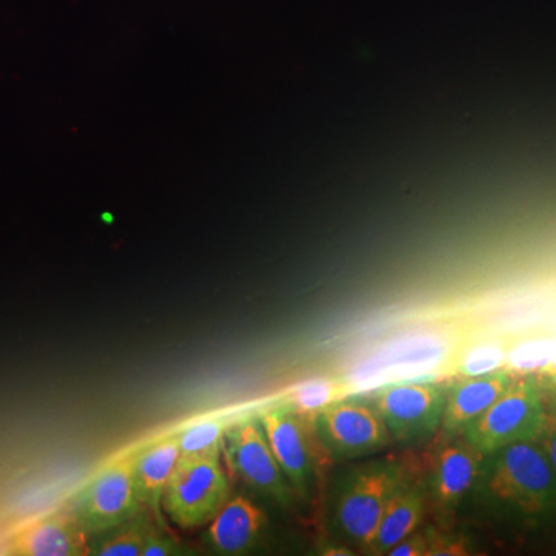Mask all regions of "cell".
<instances>
[{"mask_svg":"<svg viewBox=\"0 0 556 556\" xmlns=\"http://www.w3.org/2000/svg\"><path fill=\"white\" fill-rule=\"evenodd\" d=\"M475 486L496 506L522 517L556 515V473L538 441L518 442L485 456Z\"/></svg>","mask_w":556,"mask_h":556,"instance_id":"cell-1","label":"cell"},{"mask_svg":"<svg viewBox=\"0 0 556 556\" xmlns=\"http://www.w3.org/2000/svg\"><path fill=\"white\" fill-rule=\"evenodd\" d=\"M544 391L532 375L515 382L464 431L463 438L485 456L518 442L538 441L546 422Z\"/></svg>","mask_w":556,"mask_h":556,"instance_id":"cell-2","label":"cell"},{"mask_svg":"<svg viewBox=\"0 0 556 556\" xmlns=\"http://www.w3.org/2000/svg\"><path fill=\"white\" fill-rule=\"evenodd\" d=\"M229 497L230 481L222 453L179 457L161 507L175 526L193 530L207 526Z\"/></svg>","mask_w":556,"mask_h":556,"instance_id":"cell-3","label":"cell"},{"mask_svg":"<svg viewBox=\"0 0 556 556\" xmlns=\"http://www.w3.org/2000/svg\"><path fill=\"white\" fill-rule=\"evenodd\" d=\"M407 471L394 460L368 464L351 471L339 485L334 521L343 536L367 551L378 530L380 517Z\"/></svg>","mask_w":556,"mask_h":556,"instance_id":"cell-4","label":"cell"},{"mask_svg":"<svg viewBox=\"0 0 556 556\" xmlns=\"http://www.w3.org/2000/svg\"><path fill=\"white\" fill-rule=\"evenodd\" d=\"M222 459L233 477L260 495L285 508L294 503V490L278 466L258 417L229 424L222 441Z\"/></svg>","mask_w":556,"mask_h":556,"instance_id":"cell-5","label":"cell"},{"mask_svg":"<svg viewBox=\"0 0 556 556\" xmlns=\"http://www.w3.org/2000/svg\"><path fill=\"white\" fill-rule=\"evenodd\" d=\"M318 441L329 456L348 460L371 455L393 442L372 402L340 397L314 420Z\"/></svg>","mask_w":556,"mask_h":556,"instance_id":"cell-6","label":"cell"},{"mask_svg":"<svg viewBox=\"0 0 556 556\" xmlns=\"http://www.w3.org/2000/svg\"><path fill=\"white\" fill-rule=\"evenodd\" d=\"M72 510L90 538L144 511L135 490L130 455L121 457L91 478L73 497Z\"/></svg>","mask_w":556,"mask_h":556,"instance_id":"cell-7","label":"cell"},{"mask_svg":"<svg viewBox=\"0 0 556 556\" xmlns=\"http://www.w3.org/2000/svg\"><path fill=\"white\" fill-rule=\"evenodd\" d=\"M445 393L447 391L433 382H402L382 388L371 402L393 441L417 444L439 433Z\"/></svg>","mask_w":556,"mask_h":556,"instance_id":"cell-8","label":"cell"},{"mask_svg":"<svg viewBox=\"0 0 556 556\" xmlns=\"http://www.w3.org/2000/svg\"><path fill=\"white\" fill-rule=\"evenodd\" d=\"M257 417L295 495L305 496L320 459L318 450L325 448L318 441L314 424L281 402L263 409Z\"/></svg>","mask_w":556,"mask_h":556,"instance_id":"cell-9","label":"cell"},{"mask_svg":"<svg viewBox=\"0 0 556 556\" xmlns=\"http://www.w3.org/2000/svg\"><path fill=\"white\" fill-rule=\"evenodd\" d=\"M485 455L463 437L450 439L433 463L427 479L428 504L441 521L455 515L464 497L477 484Z\"/></svg>","mask_w":556,"mask_h":556,"instance_id":"cell-10","label":"cell"},{"mask_svg":"<svg viewBox=\"0 0 556 556\" xmlns=\"http://www.w3.org/2000/svg\"><path fill=\"white\" fill-rule=\"evenodd\" d=\"M517 379V375L504 367L478 376V378H459L445 393V408L442 415L439 439L460 438L479 416L496 401Z\"/></svg>","mask_w":556,"mask_h":556,"instance_id":"cell-11","label":"cell"},{"mask_svg":"<svg viewBox=\"0 0 556 556\" xmlns=\"http://www.w3.org/2000/svg\"><path fill=\"white\" fill-rule=\"evenodd\" d=\"M269 521L265 510L254 501L239 495L230 496L203 533L206 546L218 555H244L257 547Z\"/></svg>","mask_w":556,"mask_h":556,"instance_id":"cell-12","label":"cell"},{"mask_svg":"<svg viewBox=\"0 0 556 556\" xmlns=\"http://www.w3.org/2000/svg\"><path fill=\"white\" fill-rule=\"evenodd\" d=\"M13 551L28 556L90 555V535L73 510L58 511L24 527L14 536Z\"/></svg>","mask_w":556,"mask_h":556,"instance_id":"cell-13","label":"cell"},{"mask_svg":"<svg viewBox=\"0 0 556 556\" xmlns=\"http://www.w3.org/2000/svg\"><path fill=\"white\" fill-rule=\"evenodd\" d=\"M428 493L424 482L404 478L388 500L378 530L367 548L369 555H387L399 541L416 532L428 514Z\"/></svg>","mask_w":556,"mask_h":556,"instance_id":"cell-14","label":"cell"},{"mask_svg":"<svg viewBox=\"0 0 556 556\" xmlns=\"http://www.w3.org/2000/svg\"><path fill=\"white\" fill-rule=\"evenodd\" d=\"M179 460L177 434L153 442L130 455L131 477L142 507L161 521V500Z\"/></svg>","mask_w":556,"mask_h":556,"instance_id":"cell-15","label":"cell"},{"mask_svg":"<svg viewBox=\"0 0 556 556\" xmlns=\"http://www.w3.org/2000/svg\"><path fill=\"white\" fill-rule=\"evenodd\" d=\"M155 521V517L150 511H141L129 521L97 535V540H90V555L142 556L146 536L150 526Z\"/></svg>","mask_w":556,"mask_h":556,"instance_id":"cell-16","label":"cell"},{"mask_svg":"<svg viewBox=\"0 0 556 556\" xmlns=\"http://www.w3.org/2000/svg\"><path fill=\"white\" fill-rule=\"evenodd\" d=\"M342 382L332 378H311L292 388L281 399V404L294 409L299 416L314 424L316 417L343 394Z\"/></svg>","mask_w":556,"mask_h":556,"instance_id":"cell-17","label":"cell"},{"mask_svg":"<svg viewBox=\"0 0 556 556\" xmlns=\"http://www.w3.org/2000/svg\"><path fill=\"white\" fill-rule=\"evenodd\" d=\"M507 353L493 340L467 343L457 353L453 375L457 378H478L506 367Z\"/></svg>","mask_w":556,"mask_h":556,"instance_id":"cell-18","label":"cell"},{"mask_svg":"<svg viewBox=\"0 0 556 556\" xmlns=\"http://www.w3.org/2000/svg\"><path fill=\"white\" fill-rule=\"evenodd\" d=\"M229 424L222 417H207L178 431L179 457L222 453V441Z\"/></svg>","mask_w":556,"mask_h":556,"instance_id":"cell-19","label":"cell"},{"mask_svg":"<svg viewBox=\"0 0 556 556\" xmlns=\"http://www.w3.org/2000/svg\"><path fill=\"white\" fill-rule=\"evenodd\" d=\"M182 554H185V548L163 526H160L159 521L150 526L144 541V548H142V556H175Z\"/></svg>","mask_w":556,"mask_h":556,"instance_id":"cell-20","label":"cell"},{"mask_svg":"<svg viewBox=\"0 0 556 556\" xmlns=\"http://www.w3.org/2000/svg\"><path fill=\"white\" fill-rule=\"evenodd\" d=\"M431 544V530L419 529L409 533L407 538L399 541L396 546L391 547L388 556H428Z\"/></svg>","mask_w":556,"mask_h":556,"instance_id":"cell-21","label":"cell"},{"mask_svg":"<svg viewBox=\"0 0 556 556\" xmlns=\"http://www.w3.org/2000/svg\"><path fill=\"white\" fill-rule=\"evenodd\" d=\"M453 556V555H468L466 541L463 538H452L437 535V532L431 530V544L428 556Z\"/></svg>","mask_w":556,"mask_h":556,"instance_id":"cell-22","label":"cell"},{"mask_svg":"<svg viewBox=\"0 0 556 556\" xmlns=\"http://www.w3.org/2000/svg\"><path fill=\"white\" fill-rule=\"evenodd\" d=\"M541 447L548 457V463L554 467L556 473V401L551 409H547L546 422H544L543 433L538 438Z\"/></svg>","mask_w":556,"mask_h":556,"instance_id":"cell-23","label":"cell"},{"mask_svg":"<svg viewBox=\"0 0 556 556\" xmlns=\"http://www.w3.org/2000/svg\"><path fill=\"white\" fill-rule=\"evenodd\" d=\"M532 376L536 379L541 390L551 391L556 396V356L546 362L543 367L533 371Z\"/></svg>","mask_w":556,"mask_h":556,"instance_id":"cell-24","label":"cell"}]
</instances>
